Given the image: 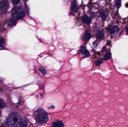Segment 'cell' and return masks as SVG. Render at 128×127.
Wrapping results in <instances>:
<instances>
[{
	"mask_svg": "<svg viewBox=\"0 0 128 127\" xmlns=\"http://www.w3.org/2000/svg\"><path fill=\"white\" fill-rule=\"evenodd\" d=\"M80 52L82 55L88 57L90 56V53L89 52V51L87 49V48L83 46L82 47L81 50H80Z\"/></svg>",
	"mask_w": 128,
	"mask_h": 127,
	"instance_id": "obj_5",
	"label": "cell"
},
{
	"mask_svg": "<svg viewBox=\"0 0 128 127\" xmlns=\"http://www.w3.org/2000/svg\"><path fill=\"white\" fill-rule=\"evenodd\" d=\"M40 70L42 74L45 75L47 73V71H46L45 68L42 67H40Z\"/></svg>",
	"mask_w": 128,
	"mask_h": 127,
	"instance_id": "obj_17",
	"label": "cell"
},
{
	"mask_svg": "<svg viewBox=\"0 0 128 127\" xmlns=\"http://www.w3.org/2000/svg\"><path fill=\"white\" fill-rule=\"evenodd\" d=\"M102 63H103V62L102 60H97V61L96 62V65L97 66L100 65V64H101Z\"/></svg>",
	"mask_w": 128,
	"mask_h": 127,
	"instance_id": "obj_21",
	"label": "cell"
},
{
	"mask_svg": "<svg viewBox=\"0 0 128 127\" xmlns=\"http://www.w3.org/2000/svg\"><path fill=\"white\" fill-rule=\"evenodd\" d=\"M91 35L90 33L88 31H87L85 32V35H84L85 40L86 41L89 40L91 39Z\"/></svg>",
	"mask_w": 128,
	"mask_h": 127,
	"instance_id": "obj_11",
	"label": "cell"
},
{
	"mask_svg": "<svg viewBox=\"0 0 128 127\" xmlns=\"http://www.w3.org/2000/svg\"><path fill=\"white\" fill-rule=\"evenodd\" d=\"M119 30V28H118L117 26H113L108 29V32L110 34H113L118 32Z\"/></svg>",
	"mask_w": 128,
	"mask_h": 127,
	"instance_id": "obj_4",
	"label": "cell"
},
{
	"mask_svg": "<svg viewBox=\"0 0 128 127\" xmlns=\"http://www.w3.org/2000/svg\"><path fill=\"white\" fill-rule=\"evenodd\" d=\"M111 57V54L110 53H108L107 54H106L105 56V57H104V60H107L110 59Z\"/></svg>",
	"mask_w": 128,
	"mask_h": 127,
	"instance_id": "obj_16",
	"label": "cell"
},
{
	"mask_svg": "<svg viewBox=\"0 0 128 127\" xmlns=\"http://www.w3.org/2000/svg\"><path fill=\"white\" fill-rule=\"evenodd\" d=\"M126 32L128 34V26L127 27V28H126Z\"/></svg>",
	"mask_w": 128,
	"mask_h": 127,
	"instance_id": "obj_24",
	"label": "cell"
},
{
	"mask_svg": "<svg viewBox=\"0 0 128 127\" xmlns=\"http://www.w3.org/2000/svg\"><path fill=\"white\" fill-rule=\"evenodd\" d=\"M21 117L19 114L13 113L9 115L7 120V124L11 127L18 126L20 125L21 122Z\"/></svg>",
	"mask_w": 128,
	"mask_h": 127,
	"instance_id": "obj_2",
	"label": "cell"
},
{
	"mask_svg": "<svg viewBox=\"0 0 128 127\" xmlns=\"http://www.w3.org/2000/svg\"><path fill=\"white\" fill-rule=\"evenodd\" d=\"M83 21L84 23L87 24H89L91 23V20L86 15H84L83 16Z\"/></svg>",
	"mask_w": 128,
	"mask_h": 127,
	"instance_id": "obj_8",
	"label": "cell"
},
{
	"mask_svg": "<svg viewBox=\"0 0 128 127\" xmlns=\"http://www.w3.org/2000/svg\"><path fill=\"white\" fill-rule=\"evenodd\" d=\"M8 7L7 0H2L0 2V11L2 12L5 11L8 9Z\"/></svg>",
	"mask_w": 128,
	"mask_h": 127,
	"instance_id": "obj_3",
	"label": "cell"
},
{
	"mask_svg": "<svg viewBox=\"0 0 128 127\" xmlns=\"http://www.w3.org/2000/svg\"><path fill=\"white\" fill-rule=\"evenodd\" d=\"M27 125V121L25 118H23L21 120L20 126L21 127H26Z\"/></svg>",
	"mask_w": 128,
	"mask_h": 127,
	"instance_id": "obj_10",
	"label": "cell"
},
{
	"mask_svg": "<svg viewBox=\"0 0 128 127\" xmlns=\"http://www.w3.org/2000/svg\"><path fill=\"white\" fill-rule=\"evenodd\" d=\"M33 115L36 123L40 125L45 123L49 121L48 113L43 108L38 109L35 111Z\"/></svg>",
	"mask_w": 128,
	"mask_h": 127,
	"instance_id": "obj_1",
	"label": "cell"
},
{
	"mask_svg": "<svg viewBox=\"0 0 128 127\" xmlns=\"http://www.w3.org/2000/svg\"><path fill=\"white\" fill-rule=\"evenodd\" d=\"M52 125L53 127H63L64 126L63 123L62 122L60 121H57L53 122L52 123Z\"/></svg>",
	"mask_w": 128,
	"mask_h": 127,
	"instance_id": "obj_6",
	"label": "cell"
},
{
	"mask_svg": "<svg viewBox=\"0 0 128 127\" xmlns=\"http://www.w3.org/2000/svg\"><path fill=\"white\" fill-rule=\"evenodd\" d=\"M4 103L2 99H0V109H2L4 107Z\"/></svg>",
	"mask_w": 128,
	"mask_h": 127,
	"instance_id": "obj_19",
	"label": "cell"
},
{
	"mask_svg": "<svg viewBox=\"0 0 128 127\" xmlns=\"http://www.w3.org/2000/svg\"><path fill=\"white\" fill-rule=\"evenodd\" d=\"M16 21V19L15 18H11L9 20V23L11 24H13V23H14Z\"/></svg>",
	"mask_w": 128,
	"mask_h": 127,
	"instance_id": "obj_22",
	"label": "cell"
},
{
	"mask_svg": "<svg viewBox=\"0 0 128 127\" xmlns=\"http://www.w3.org/2000/svg\"><path fill=\"white\" fill-rule=\"evenodd\" d=\"M109 1H111V0H108Z\"/></svg>",
	"mask_w": 128,
	"mask_h": 127,
	"instance_id": "obj_25",
	"label": "cell"
},
{
	"mask_svg": "<svg viewBox=\"0 0 128 127\" xmlns=\"http://www.w3.org/2000/svg\"><path fill=\"white\" fill-rule=\"evenodd\" d=\"M26 0V1H27V0Z\"/></svg>",
	"mask_w": 128,
	"mask_h": 127,
	"instance_id": "obj_26",
	"label": "cell"
},
{
	"mask_svg": "<svg viewBox=\"0 0 128 127\" xmlns=\"http://www.w3.org/2000/svg\"><path fill=\"white\" fill-rule=\"evenodd\" d=\"M100 16H101L102 20L103 21H105L106 18V15L105 14L104 11L103 9L100 10Z\"/></svg>",
	"mask_w": 128,
	"mask_h": 127,
	"instance_id": "obj_13",
	"label": "cell"
},
{
	"mask_svg": "<svg viewBox=\"0 0 128 127\" xmlns=\"http://www.w3.org/2000/svg\"><path fill=\"white\" fill-rule=\"evenodd\" d=\"M25 12L24 11H22L18 14L17 16V19L18 20H21L25 16Z\"/></svg>",
	"mask_w": 128,
	"mask_h": 127,
	"instance_id": "obj_12",
	"label": "cell"
},
{
	"mask_svg": "<svg viewBox=\"0 0 128 127\" xmlns=\"http://www.w3.org/2000/svg\"><path fill=\"white\" fill-rule=\"evenodd\" d=\"M96 36L97 39H102L104 37V33L101 31H100L97 32Z\"/></svg>",
	"mask_w": 128,
	"mask_h": 127,
	"instance_id": "obj_9",
	"label": "cell"
},
{
	"mask_svg": "<svg viewBox=\"0 0 128 127\" xmlns=\"http://www.w3.org/2000/svg\"><path fill=\"white\" fill-rule=\"evenodd\" d=\"M71 9L74 12H76L78 10V7L76 5V2L75 0L72 1L71 4Z\"/></svg>",
	"mask_w": 128,
	"mask_h": 127,
	"instance_id": "obj_7",
	"label": "cell"
},
{
	"mask_svg": "<svg viewBox=\"0 0 128 127\" xmlns=\"http://www.w3.org/2000/svg\"><path fill=\"white\" fill-rule=\"evenodd\" d=\"M21 0H13V3L14 5H16L21 2Z\"/></svg>",
	"mask_w": 128,
	"mask_h": 127,
	"instance_id": "obj_20",
	"label": "cell"
},
{
	"mask_svg": "<svg viewBox=\"0 0 128 127\" xmlns=\"http://www.w3.org/2000/svg\"><path fill=\"white\" fill-rule=\"evenodd\" d=\"M5 45V42L2 38H0V47H3Z\"/></svg>",
	"mask_w": 128,
	"mask_h": 127,
	"instance_id": "obj_15",
	"label": "cell"
},
{
	"mask_svg": "<svg viewBox=\"0 0 128 127\" xmlns=\"http://www.w3.org/2000/svg\"><path fill=\"white\" fill-rule=\"evenodd\" d=\"M98 44V43L97 41H95L93 43V45L95 47H97V46Z\"/></svg>",
	"mask_w": 128,
	"mask_h": 127,
	"instance_id": "obj_23",
	"label": "cell"
},
{
	"mask_svg": "<svg viewBox=\"0 0 128 127\" xmlns=\"http://www.w3.org/2000/svg\"><path fill=\"white\" fill-rule=\"evenodd\" d=\"M21 9V8L18 6V7H15L13 8L12 10V12L13 14H15L17 13V12H19Z\"/></svg>",
	"mask_w": 128,
	"mask_h": 127,
	"instance_id": "obj_14",
	"label": "cell"
},
{
	"mask_svg": "<svg viewBox=\"0 0 128 127\" xmlns=\"http://www.w3.org/2000/svg\"><path fill=\"white\" fill-rule=\"evenodd\" d=\"M121 5V2L120 0H116V6L118 8H119Z\"/></svg>",
	"mask_w": 128,
	"mask_h": 127,
	"instance_id": "obj_18",
	"label": "cell"
}]
</instances>
